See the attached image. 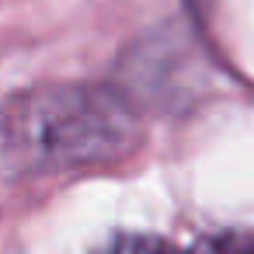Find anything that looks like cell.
<instances>
[{
    "label": "cell",
    "instance_id": "1",
    "mask_svg": "<svg viewBox=\"0 0 254 254\" xmlns=\"http://www.w3.org/2000/svg\"><path fill=\"white\" fill-rule=\"evenodd\" d=\"M136 115L112 87L49 84L7 101L0 143L25 164H87L136 146Z\"/></svg>",
    "mask_w": 254,
    "mask_h": 254
},
{
    "label": "cell",
    "instance_id": "2",
    "mask_svg": "<svg viewBox=\"0 0 254 254\" xmlns=\"http://www.w3.org/2000/svg\"><path fill=\"white\" fill-rule=\"evenodd\" d=\"M94 254H185V251H178L174 244L150 237V233H122V237L108 240L105 247H98Z\"/></svg>",
    "mask_w": 254,
    "mask_h": 254
},
{
    "label": "cell",
    "instance_id": "3",
    "mask_svg": "<svg viewBox=\"0 0 254 254\" xmlns=\"http://www.w3.org/2000/svg\"><path fill=\"white\" fill-rule=\"evenodd\" d=\"M191 254H254V237L247 233H219L202 240Z\"/></svg>",
    "mask_w": 254,
    "mask_h": 254
}]
</instances>
